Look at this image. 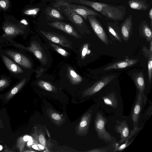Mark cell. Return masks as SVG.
I'll use <instances>...</instances> for the list:
<instances>
[{"instance_id": "19", "label": "cell", "mask_w": 152, "mask_h": 152, "mask_svg": "<svg viewBox=\"0 0 152 152\" xmlns=\"http://www.w3.org/2000/svg\"><path fill=\"white\" fill-rule=\"evenodd\" d=\"M67 75L70 83L72 84L76 85L83 81L82 77L69 66L67 67Z\"/></svg>"}, {"instance_id": "22", "label": "cell", "mask_w": 152, "mask_h": 152, "mask_svg": "<svg viewBox=\"0 0 152 152\" xmlns=\"http://www.w3.org/2000/svg\"><path fill=\"white\" fill-rule=\"evenodd\" d=\"M104 103L113 107H116L117 104L116 98L113 93L109 94L103 97Z\"/></svg>"}, {"instance_id": "3", "label": "cell", "mask_w": 152, "mask_h": 152, "mask_svg": "<svg viewBox=\"0 0 152 152\" xmlns=\"http://www.w3.org/2000/svg\"><path fill=\"white\" fill-rule=\"evenodd\" d=\"M107 122L106 119L102 114L97 113L94 121L95 130L99 137L103 140L111 141L112 137L105 129V125Z\"/></svg>"}, {"instance_id": "1", "label": "cell", "mask_w": 152, "mask_h": 152, "mask_svg": "<svg viewBox=\"0 0 152 152\" xmlns=\"http://www.w3.org/2000/svg\"><path fill=\"white\" fill-rule=\"evenodd\" d=\"M70 1L91 7L106 18L115 22L123 20L125 15V9L122 6L116 7L89 0H70Z\"/></svg>"}, {"instance_id": "18", "label": "cell", "mask_w": 152, "mask_h": 152, "mask_svg": "<svg viewBox=\"0 0 152 152\" xmlns=\"http://www.w3.org/2000/svg\"><path fill=\"white\" fill-rule=\"evenodd\" d=\"M2 58L5 65L11 72L15 74L23 72L21 68L5 56L2 55Z\"/></svg>"}, {"instance_id": "34", "label": "cell", "mask_w": 152, "mask_h": 152, "mask_svg": "<svg viewBox=\"0 0 152 152\" xmlns=\"http://www.w3.org/2000/svg\"><path fill=\"white\" fill-rule=\"evenodd\" d=\"M46 70L44 68H41L36 71V76L37 77L41 75Z\"/></svg>"}, {"instance_id": "29", "label": "cell", "mask_w": 152, "mask_h": 152, "mask_svg": "<svg viewBox=\"0 0 152 152\" xmlns=\"http://www.w3.org/2000/svg\"><path fill=\"white\" fill-rule=\"evenodd\" d=\"M39 10V8L28 9L25 10L24 13L26 15L34 16L37 14Z\"/></svg>"}, {"instance_id": "42", "label": "cell", "mask_w": 152, "mask_h": 152, "mask_svg": "<svg viewBox=\"0 0 152 152\" xmlns=\"http://www.w3.org/2000/svg\"><path fill=\"white\" fill-rule=\"evenodd\" d=\"M33 141L32 139L31 140L28 141L27 142V145H31L33 144Z\"/></svg>"}, {"instance_id": "21", "label": "cell", "mask_w": 152, "mask_h": 152, "mask_svg": "<svg viewBox=\"0 0 152 152\" xmlns=\"http://www.w3.org/2000/svg\"><path fill=\"white\" fill-rule=\"evenodd\" d=\"M141 28L142 34L148 41L152 39V31L148 25V23L145 21H143L141 23Z\"/></svg>"}, {"instance_id": "27", "label": "cell", "mask_w": 152, "mask_h": 152, "mask_svg": "<svg viewBox=\"0 0 152 152\" xmlns=\"http://www.w3.org/2000/svg\"><path fill=\"white\" fill-rule=\"evenodd\" d=\"M50 44L57 53L61 56L64 57H67L68 56L69 53L64 49L52 42H50Z\"/></svg>"}, {"instance_id": "37", "label": "cell", "mask_w": 152, "mask_h": 152, "mask_svg": "<svg viewBox=\"0 0 152 152\" xmlns=\"http://www.w3.org/2000/svg\"><path fill=\"white\" fill-rule=\"evenodd\" d=\"M148 17L151 20L150 24L151 27L152 26V8H151L149 10L148 12Z\"/></svg>"}, {"instance_id": "23", "label": "cell", "mask_w": 152, "mask_h": 152, "mask_svg": "<svg viewBox=\"0 0 152 152\" xmlns=\"http://www.w3.org/2000/svg\"><path fill=\"white\" fill-rule=\"evenodd\" d=\"M37 83L39 86L47 91L54 92L57 91L55 87L48 82L40 80L38 81Z\"/></svg>"}, {"instance_id": "25", "label": "cell", "mask_w": 152, "mask_h": 152, "mask_svg": "<svg viewBox=\"0 0 152 152\" xmlns=\"http://www.w3.org/2000/svg\"><path fill=\"white\" fill-rule=\"evenodd\" d=\"M49 115L54 122L56 124H61L63 121V118L59 114L54 111L50 110Z\"/></svg>"}, {"instance_id": "8", "label": "cell", "mask_w": 152, "mask_h": 152, "mask_svg": "<svg viewBox=\"0 0 152 152\" xmlns=\"http://www.w3.org/2000/svg\"><path fill=\"white\" fill-rule=\"evenodd\" d=\"M66 4L69 8L82 16L86 20H87V16L90 15L102 18L101 15L96 11L83 5L71 4L67 2Z\"/></svg>"}, {"instance_id": "2", "label": "cell", "mask_w": 152, "mask_h": 152, "mask_svg": "<svg viewBox=\"0 0 152 152\" xmlns=\"http://www.w3.org/2000/svg\"><path fill=\"white\" fill-rule=\"evenodd\" d=\"M55 5L72 22L78 25H82L84 23L81 16L69 8L67 4L66 1L60 0L56 3Z\"/></svg>"}, {"instance_id": "13", "label": "cell", "mask_w": 152, "mask_h": 152, "mask_svg": "<svg viewBox=\"0 0 152 152\" xmlns=\"http://www.w3.org/2000/svg\"><path fill=\"white\" fill-rule=\"evenodd\" d=\"M132 17L130 15L122 23L121 26V32L124 39L127 41L129 39L132 31Z\"/></svg>"}, {"instance_id": "40", "label": "cell", "mask_w": 152, "mask_h": 152, "mask_svg": "<svg viewBox=\"0 0 152 152\" xmlns=\"http://www.w3.org/2000/svg\"><path fill=\"white\" fill-rule=\"evenodd\" d=\"M150 52L152 53V40L150 41L149 49Z\"/></svg>"}, {"instance_id": "35", "label": "cell", "mask_w": 152, "mask_h": 152, "mask_svg": "<svg viewBox=\"0 0 152 152\" xmlns=\"http://www.w3.org/2000/svg\"><path fill=\"white\" fill-rule=\"evenodd\" d=\"M8 83L7 80L5 79L0 80V88L4 87Z\"/></svg>"}, {"instance_id": "17", "label": "cell", "mask_w": 152, "mask_h": 152, "mask_svg": "<svg viewBox=\"0 0 152 152\" xmlns=\"http://www.w3.org/2000/svg\"><path fill=\"white\" fill-rule=\"evenodd\" d=\"M3 29L6 35L13 36L23 33V31L16 25L10 23H5Z\"/></svg>"}, {"instance_id": "9", "label": "cell", "mask_w": 152, "mask_h": 152, "mask_svg": "<svg viewBox=\"0 0 152 152\" xmlns=\"http://www.w3.org/2000/svg\"><path fill=\"white\" fill-rule=\"evenodd\" d=\"M92 110L86 112L82 117L77 126L76 133L80 136H85L88 133L91 119Z\"/></svg>"}, {"instance_id": "38", "label": "cell", "mask_w": 152, "mask_h": 152, "mask_svg": "<svg viewBox=\"0 0 152 152\" xmlns=\"http://www.w3.org/2000/svg\"><path fill=\"white\" fill-rule=\"evenodd\" d=\"M23 140L24 142H27L32 139V137L28 135H25L23 138Z\"/></svg>"}, {"instance_id": "16", "label": "cell", "mask_w": 152, "mask_h": 152, "mask_svg": "<svg viewBox=\"0 0 152 152\" xmlns=\"http://www.w3.org/2000/svg\"><path fill=\"white\" fill-rule=\"evenodd\" d=\"M128 3L130 8L138 10H146L150 5L146 0H130Z\"/></svg>"}, {"instance_id": "14", "label": "cell", "mask_w": 152, "mask_h": 152, "mask_svg": "<svg viewBox=\"0 0 152 152\" xmlns=\"http://www.w3.org/2000/svg\"><path fill=\"white\" fill-rule=\"evenodd\" d=\"M137 61L138 60L137 59H129L127 58L110 65L105 68L104 69V70L125 68L133 65L136 64Z\"/></svg>"}, {"instance_id": "43", "label": "cell", "mask_w": 152, "mask_h": 152, "mask_svg": "<svg viewBox=\"0 0 152 152\" xmlns=\"http://www.w3.org/2000/svg\"><path fill=\"white\" fill-rule=\"evenodd\" d=\"M2 146L1 145H0V151L2 149Z\"/></svg>"}, {"instance_id": "10", "label": "cell", "mask_w": 152, "mask_h": 152, "mask_svg": "<svg viewBox=\"0 0 152 152\" xmlns=\"http://www.w3.org/2000/svg\"><path fill=\"white\" fill-rule=\"evenodd\" d=\"M26 49L33 53L42 64H46L47 62V56L41 45L37 42L32 41L30 46Z\"/></svg>"}, {"instance_id": "28", "label": "cell", "mask_w": 152, "mask_h": 152, "mask_svg": "<svg viewBox=\"0 0 152 152\" xmlns=\"http://www.w3.org/2000/svg\"><path fill=\"white\" fill-rule=\"evenodd\" d=\"M148 59V80L149 83L151 82L152 73V54L150 55L147 58Z\"/></svg>"}, {"instance_id": "7", "label": "cell", "mask_w": 152, "mask_h": 152, "mask_svg": "<svg viewBox=\"0 0 152 152\" xmlns=\"http://www.w3.org/2000/svg\"><path fill=\"white\" fill-rule=\"evenodd\" d=\"M115 77L113 75L104 77L100 80L96 82L91 86L85 89L83 93L85 96H91L101 90Z\"/></svg>"}, {"instance_id": "31", "label": "cell", "mask_w": 152, "mask_h": 152, "mask_svg": "<svg viewBox=\"0 0 152 152\" xmlns=\"http://www.w3.org/2000/svg\"><path fill=\"white\" fill-rule=\"evenodd\" d=\"M36 135V137L38 140L39 142L41 145L45 146L46 144V139L43 133H39Z\"/></svg>"}, {"instance_id": "24", "label": "cell", "mask_w": 152, "mask_h": 152, "mask_svg": "<svg viewBox=\"0 0 152 152\" xmlns=\"http://www.w3.org/2000/svg\"><path fill=\"white\" fill-rule=\"evenodd\" d=\"M46 12L50 17L58 20H64V18L57 10L50 8H48L46 10Z\"/></svg>"}, {"instance_id": "30", "label": "cell", "mask_w": 152, "mask_h": 152, "mask_svg": "<svg viewBox=\"0 0 152 152\" xmlns=\"http://www.w3.org/2000/svg\"><path fill=\"white\" fill-rule=\"evenodd\" d=\"M107 28L109 31L115 37L120 41H121L120 37L117 33L115 29L111 26L110 23H107Z\"/></svg>"}, {"instance_id": "33", "label": "cell", "mask_w": 152, "mask_h": 152, "mask_svg": "<svg viewBox=\"0 0 152 152\" xmlns=\"http://www.w3.org/2000/svg\"><path fill=\"white\" fill-rule=\"evenodd\" d=\"M90 53V51L88 50V44L87 43L84 45L82 52V58H84L87 54H89Z\"/></svg>"}, {"instance_id": "4", "label": "cell", "mask_w": 152, "mask_h": 152, "mask_svg": "<svg viewBox=\"0 0 152 152\" xmlns=\"http://www.w3.org/2000/svg\"><path fill=\"white\" fill-rule=\"evenodd\" d=\"M147 98L139 91L136 102L132 111L131 117L133 122L134 128L138 127L139 117L142 106L146 102Z\"/></svg>"}, {"instance_id": "11", "label": "cell", "mask_w": 152, "mask_h": 152, "mask_svg": "<svg viewBox=\"0 0 152 152\" xmlns=\"http://www.w3.org/2000/svg\"><path fill=\"white\" fill-rule=\"evenodd\" d=\"M6 53L16 62L24 68L29 69L32 67V64L30 61L23 55L11 50H8Z\"/></svg>"}, {"instance_id": "20", "label": "cell", "mask_w": 152, "mask_h": 152, "mask_svg": "<svg viewBox=\"0 0 152 152\" xmlns=\"http://www.w3.org/2000/svg\"><path fill=\"white\" fill-rule=\"evenodd\" d=\"M136 86L139 91L143 96L144 91L145 89V82L142 72L135 74L133 77Z\"/></svg>"}, {"instance_id": "6", "label": "cell", "mask_w": 152, "mask_h": 152, "mask_svg": "<svg viewBox=\"0 0 152 152\" xmlns=\"http://www.w3.org/2000/svg\"><path fill=\"white\" fill-rule=\"evenodd\" d=\"M87 19L94 31L99 38L104 43L108 45L107 37L101 24L95 16L88 15Z\"/></svg>"}, {"instance_id": "41", "label": "cell", "mask_w": 152, "mask_h": 152, "mask_svg": "<svg viewBox=\"0 0 152 152\" xmlns=\"http://www.w3.org/2000/svg\"><path fill=\"white\" fill-rule=\"evenodd\" d=\"M38 146L40 149L41 150H43L45 148V147L44 145L41 144H38L37 145Z\"/></svg>"}, {"instance_id": "5", "label": "cell", "mask_w": 152, "mask_h": 152, "mask_svg": "<svg viewBox=\"0 0 152 152\" xmlns=\"http://www.w3.org/2000/svg\"><path fill=\"white\" fill-rule=\"evenodd\" d=\"M40 32L50 41L67 48H72L71 42L63 36L54 32L42 30H41Z\"/></svg>"}, {"instance_id": "26", "label": "cell", "mask_w": 152, "mask_h": 152, "mask_svg": "<svg viewBox=\"0 0 152 152\" xmlns=\"http://www.w3.org/2000/svg\"><path fill=\"white\" fill-rule=\"evenodd\" d=\"M26 79L24 78L14 87L10 91L8 95L9 98L15 94L24 85Z\"/></svg>"}, {"instance_id": "36", "label": "cell", "mask_w": 152, "mask_h": 152, "mask_svg": "<svg viewBox=\"0 0 152 152\" xmlns=\"http://www.w3.org/2000/svg\"><path fill=\"white\" fill-rule=\"evenodd\" d=\"M88 152H106L107 151L105 150V149L101 148H95L88 151Z\"/></svg>"}, {"instance_id": "39", "label": "cell", "mask_w": 152, "mask_h": 152, "mask_svg": "<svg viewBox=\"0 0 152 152\" xmlns=\"http://www.w3.org/2000/svg\"><path fill=\"white\" fill-rule=\"evenodd\" d=\"M32 148L34 149L37 150L38 151H41V150L39 148L37 145L36 144L33 145L32 146Z\"/></svg>"}, {"instance_id": "15", "label": "cell", "mask_w": 152, "mask_h": 152, "mask_svg": "<svg viewBox=\"0 0 152 152\" xmlns=\"http://www.w3.org/2000/svg\"><path fill=\"white\" fill-rule=\"evenodd\" d=\"M115 129L117 132L121 134V139L119 143L124 142L129 134V130L128 125L126 121L122 122L120 124L116 126Z\"/></svg>"}, {"instance_id": "12", "label": "cell", "mask_w": 152, "mask_h": 152, "mask_svg": "<svg viewBox=\"0 0 152 152\" xmlns=\"http://www.w3.org/2000/svg\"><path fill=\"white\" fill-rule=\"evenodd\" d=\"M48 25L52 27L61 30L77 39L80 38V36L73 27L69 24L63 22L56 21L49 23Z\"/></svg>"}, {"instance_id": "32", "label": "cell", "mask_w": 152, "mask_h": 152, "mask_svg": "<svg viewBox=\"0 0 152 152\" xmlns=\"http://www.w3.org/2000/svg\"><path fill=\"white\" fill-rule=\"evenodd\" d=\"M10 5L9 0H0V9L6 10L9 8Z\"/></svg>"}]
</instances>
